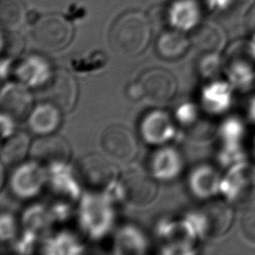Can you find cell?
I'll return each mask as SVG.
<instances>
[{
	"label": "cell",
	"mask_w": 255,
	"mask_h": 255,
	"mask_svg": "<svg viewBox=\"0 0 255 255\" xmlns=\"http://www.w3.org/2000/svg\"><path fill=\"white\" fill-rule=\"evenodd\" d=\"M151 36V25L142 12L129 11L120 16L110 30L112 49L119 55L133 57L142 53Z\"/></svg>",
	"instance_id": "cell-1"
},
{
	"label": "cell",
	"mask_w": 255,
	"mask_h": 255,
	"mask_svg": "<svg viewBox=\"0 0 255 255\" xmlns=\"http://www.w3.org/2000/svg\"><path fill=\"white\" fill-rule=\"evenodd\" d=\"M115 219L113 202L104 192L90 191L82 196L79 208V223L92 239L99 240L111 230Z\"/></svg>",
	"instance_id": "cell-2"
},
{
	"label": "cell",
	"mask_w": 255,
	"mask_h": 255,
	"mask_svg": "<svg viewBox=\"0 0 255 255\" xmlns=\"http://www.w3.org/2000/svg\"><path fill=\"white\" fill-rule=\"evenodd\" d=\"M75 174L80 184L93 192H105L120 179L118 167L97 153L85 154L79 158Z\"/></svg>",
	"instance_id": "cell-3"
},
{
	"label": "cell",
	"mask_w": 255,
	"mask_h": 255,
	"mask_svg": "<svg viewBox=\"0 0 255 255\" xmlns=\"http://www.w3.org/2000/svg\"><path fill=\"white\" fill-rule=\"evenodd\" d=\"M74 35L69 20L58 14L41 16L33 24L31 38L43 51L56 52L67 47Z\"/></svg>",
	"instance_id": "cell-4"
},
{
	"label": "cell",
	"mask_w": 255,
	"mask_h": 255,
	"mask_svg": "<svg viewBox=\"0 0 255 255\" xmlns=\"http://www.w3.org/2000/svg\"><path fill=\"white\" fill-rule=\"evenodd\" d=\"M126 200L135 206L149 204L157 193L154 177L136 163H129L121 173Z\"/></svg>",
	"instance_id": "cell-5"
},
{
	"label": "cell",
	"mask_w": 255,
	"mask_h": 255,
	"mask_svg": "<svg viewBox=\"0 0 255 255\" xmlns=\"http://www.w3.org/2000/svg\"><path fill=\"white\" fill-rule=\"evenodd\" d=\"M142 99L155 105H164L173 99L177 90L174 76L162 68L144 71L137 80Z\"/></svg>",
	"instance_id": "cell-6"
},
{
	"label": "cell",
	"mask_w": 255,
	"mask_h": 255,
	"mask_svg": "<svg viewBox=\"0 0 255 255\" xmlns=\"http://www.w3.org/2000/svg\"><path fill=\"white\" fill-rule=\"evenodd\" d=\"M47 181L48 175L44 166L32 159L16 167L11 174L9 186L17 198L31 199L41 192Z\"/></svg>",
	"instance_id": "cell-7"
},
{
	"label": "cell",
	"mask_w": 255,
	"mask_h": 255,
	"mask_svg": "<svg viewBox=\"0 0 255 255\" xmlns=\"http://www.w3.org/2000/svg\"><path fill=\"white\" fill-rule=\"evenodd\" d=\"M101 144L109 156L122 162L132 160L138 149L137 139L133 132L120 124L111 125L104 129Z\"/></svg>",
	"instance_id": "cell-8"
},
{
	"label": "cell",
	"mask_w": 255,
	"mask_h": 255,
	"mask_svg": "<svg viewBox=\"0 0 255 255\" xmlns=\"http://www.w3.org/2000/svg\"><path fill=\"white\" fill-rule=\"evenodd\" d=\"M29 154L33 160L42 166L52 168L68 163L71 148L64 137L50 133L36 138L31 143Z\"/></svg>",
	"instance_id": "cell-9"
},
{
	"label": "cell",
	"mask_w": 255,
	"mask_h": 255,
	"mask_svg": "<svg viewBox=\"0 0 255 255\" xmlns=\"http://www.w3.org/2000/svg\"><path fill=\"white\" fill-rule=\"evenodd\" d=\"M220 189L234 202L253 208L255 206V168L233 166L228 176L221 181Z\"/></svg>",
	"instance_id": "cell-10"
},
{
	"label": "cell",
	"mask_w": 255,
	"mask_h": 255,
	"mask_svg": "<svg viewBox=\"0 0 255 255\" xmlns=\"http://www.w3.org/2000/svg\"><path fill=\"white\" fill-rule=\"evenodd\" d=\"M1 112L10 116L15 122L26 121L33 110V96L29 87L21 82H9L1 89Z\"/></svg>",
	"instance_id": "cell-11"
},
{
	"label": "cell",
	"mask_w": 255,
	"mask_h": 255,
	"mask_svg": "<svg viewBox=\"0 0 255 255\" xmlns=\"http://www.w3.org/2000/svg\"><path fill=\"white\" fill-rule=\"evenodd\" d=\"M175 131L171 116L163 110L147 112L139 123V133L148 144L163 145L174 137Z\"/></svg>",
	"instance_id": "cell-12"
},
{
	"label": "cell",
	"mask_w": 255,
	"mask_h": 255,
	"mask_svg": "<svg viewBox=\"0 0 255 255\" xmlns=\"http://www.w3.org/2000/svg\"><path fill=\"white\" fill-rule=\"evenodd\" d=\"M45 88L47 100L57 106L63 113H68L74 109L79 90L75 78L69 72L63 69L54 71Z\"/></svg>",
	"instance_id": "cell-13"
},
{
	"label": "cell",
	"mask_w": 255,
	"mask_h": 255,
	"mask_svg": "<svg viewBox=\"0 0 255 255\" xmlns=\"http://www.w3.org/2000/svg\"><path fill=\"white\" fill-rule=\"evenodd\" d=\"M200 235L216 238L224 234L232 222V210L221 201H210L195 212Z\"/></svg>",
	"instance_id": "cell-14"
},
{
	"label": "cell",
	"mask_w": 255,
	"mask_h": 255,
	"mask_svg": "<svg viewBox=\"0 0 255 255\" xmlns=\"http://www.w3.org/2000/svg\"><path fill=\"white\" fill-rule=\"evenodd\" d=\"M14 74L17 81L27 87L40 88L48 84L54 71L47 58L38 54H30L16 65Z\"/></svg>",
	"instance_id": "cell-15"
},
{
	"label": "cell",
	"mask_w": 255,
	"mask_h": 255,
	"mask_svg": "<svg viewBox=\"0 0 255 255\" xmlns=\"http://www.w3.org/2000/svg\"><path fill=\"white\" fill-rule=\"evenodd\" d=\"M148 164L149 172L154 178L167 181L176 178L181 173L183 158L175 147L163 144L153 151Z\"/></svg>",
	"instance_id": "cell-16"
},
{
	"label": "cell",
	"mask_w": 255,
	"mask_h": 255,
	"mask_svg": "<svg viewBox=\"0 0 255 255\" xmlns=\"http://www.w3.org/2000/svg\"><path fill=\"white\" fill-rule=\"evenodd\" d=\"M62 111L52 104L45 102L33 108L27 119L29 128L36 134L45 135L53 133L61 125Z\"/></svg>",
	"instance_id": "cell-17"
},
{
	"label": "cell",
	"mask_w": 255,
	"mask_h": 255,
	"mask_svg": "<svg viewBox=\"0 0 255 255\" xmlns=\"http://www.w3.org/2000/svg\"><path fill=\"white\" fill-rule=\"evenodd\" d=\"M48 181L52 191L66 201H77L80 198V182L75 173L66 165L49 168Z\"/></svg>",
	"instance_id": "cell-18"
},
{
	"label": "cell",
	"mask_w": 255,
	"mask_h": 255,
	"mask_svg": "<svg viewBox=\"0 0 255 255\" xmlns=\"http://www.w3.org/2000/svg\"><path fill=\"white\" fill-rule=\"evenodd\" d=\"M191 45L201 54L219 53L225 44V35L222 29L211 22L197 26L190 37Z\"/></svg>",
	"instance_id": "cell-19"
},
{
	"label": "cell",
	"mask_w": 255,
	"mask_h": 255,
	"mask_svg": "<svg viewBox=\"0 0 255 255\" xmlns=\"http://www.w3.org/2000/svg\"><path fill=\"white\" fill-rule=\"evenodd\" d=\"M190 191L198 198H209L221 186L218 172L209 165H199L192 169L188 176Z\"/></svg>",
	"instance_id": "cell-20"
},
{
	"label": "cell",
	"mask_w": 255,
	"mask_h": 255,
	"mask_svg": "<svg viewBox=\"0 0 255 255\" xmlns=\"http://www.w3.org/2000/svg\"><path fill=\"white\" fill-rule=\"evenodd\" d=\"M190 45V38L181 30H167L158 36L155 50L159 57L165 60H175L181 58L188 51Z\"/></svg>",
	"instance_id": "cell-21"
},
{
	"label": "cell",
	"mask_w": 255,
	"mask_h": 255,
	"mask_svg": "<svg viewBox=\"0 0 255 255\" xmlns=\"http://www.w3.org/2000/svg\"><path fill=\"white\" fill-rule=\"evenodd\" d=\"M31 140L25 131L18 130L5 138L1 147V161L4 165L20 164L30 152Z\"/></svg>",
	"instance_id": "cell-22"
},
{
	"label": "cell",
	"mask_w": 255,
	"mask_h": 255,
	"mask_svg": "<svg viewBox=\"0 0 255 255\" xmlns=\"http://www.w3.org/2000/svg\"><path fill=\"white\" fill-rule=\"evenodd\" d=\"M230 102L231 92L225 83H210L201 92V105L208 113H222L229 107Z\"/></svg>",
	"instance_id": "cell-23"
},
{
	"label": "cell",
	"mask_w": 255,
	"mask_h": 255,
	"mask_svg": "<svg viewBox=\"0 0 255 255\" xmlns=\"http://www.w3.org/2000/svg\"><path fill=\"white\" fill-rule=\"evenodd\" d=\"M115 247L121 254H142L147 249L144 234L135 226L126 225L116 235Z\"/></svg>",
	"instance_id": "cell-24"
},
{
	"label": "cell",
	"mask_w": 255,
	"mask_h": 255,
	"mask_svg": "<svg viewBox=\"0 0 255 255\" xmlns=\"http://www.w3.org/2000/svg\"><path fill=\"white\" fill-rule=\"evenodd\" d=\"M26 19V9L21 0H0L2 30L18 31Z\"/></svg>",
	"instance_id": "cell-25"
},
{
	"label": "cell",
	"mask_w": 255,
	"mask_h": 255,
	"mask_svg": "<svg viewBox=\"0 0 255 255\" xmlns=\"http://www.w3.org/2000/svg\"><path fill=\"white\" fill-rule=\"evenodd\" d=\"M54 220L51 211L41 204H34L23 212L22 223L25 230L32 231L37 235L45 231Z\"/></svg>",
	"instance_id": "cell-26"
},
{
	"label": "cell",
	"mask_w": 255,
	"mask_h": 255,
	"mask_svg": "<svg viewBox=\"0 0 255 255\" xmlns=\"http://www.w3.org/2000/svg\"><path fill=\"white\" fill-rule=\"evenodd\" d=\"M83 248L75 235L61 232L46 241L43 252L47 254H79L83 252Z\"/></svg>",
	"instance_id": "cell-27"
},
{
	"label": "cell",
	"mask_w": 255,
	"mask_h": 255,
	"mask_svg": "<svg viewBox=\"0 0 255 255\" xmlns=\"http://www.w3.org/2000/svg\"><path fill=\"white\" fill-rule=\"evenodd\" d=\"M198 19L197 9L192 6L190 2H183L174 8L171 13L172 25L178 30H188L196 24Z\"/></svg>",
	"instance_id": "cell-28"
},
{
	"label": "cell",
	"mask_w": 255,
	"mask_h": 255,
	"mask_svg": "<svg viewBox=\"0 0 255 255\" xmlns=\"http://www.w3.org/2000/svg\"><path fill=\"white\" fill-rule=\"evenodd\" d=\"M24 48V41L17 31L1 32V53L4 57L14 58L21 54Z\"/></svg>",
	"instance_id": "cell-29"
},
{
	"label": "cell",
	"mask_w": 255,
	"mask_h": 255,
	"mask_svg": "<svg viewBox=\"0 0 255 255\" xmlns=\"http://www.w3.org/2000/svg\"><path fill=\"white\" fill-rule=\"evenodd\" d=\"M219 68L220 60L217 53L202 54V57L198 61V72L205 79H210L218 75Z\"/></svg>",
	"instance_id": "cell-30"
},
{
	"label": "cell",
	"mask_w": 255,
	"mask_h": 255,
	"mask_svg": "<svg viewBox=\"0 0 255 255\" xmlns=\"http://www.w3.org/2000/svg\"><path fill=\"white\" fill-rule=\"evenodd\" d=\"M175 118L176 121L182 126L191 128V126L197 120V109L190 103H184L176 109Z\"/></svg>",
	"instance_id": "cell-31"
},
{
	"label": "cell",
	"mask_w": 255,
	"mask_h": 255,
	"mask_svg": "<svg viewBox=\"0 0 255 255\" xmlns=\"http://www.w3.org/2000/svg\"><path fill=\"white\" fill-rule=\"evenodd\" d=\"M17 224L14 216L8 212H3L0 218V238L1 241H8L15 237Z\"/></svg>",
	"instance_id": "cell-32"
},
{
	"label": "cell",
	"mask_w": 255,
	"mask_h": 255,
	"mask_svg": "<svg viewBox=\"0 0 255 255\" xmlns=\"http://www.w3.org/2000/svg\"><path fill=\"white\" fill-rule=\"evenodd\" d=\"M242 127L240 123L235 120H228L222 124L220 128V134L226 140L227 144H233L235 140L241 135Z\"/></svg>",
	"instance_id": "cell-33"
},
{
	"label": "cell",
	"mask_w": 255,
	"mask_h": 255,
	"mask_svg": "<svg viewBox=\"0 0 255 255\" xmlns=\"http://www.w3.org/2000/svg\"><path fill=\"white\" fill-rule=\"evenodd\" d=\"M240 228L248 240L255 242V208H252L243 215Z\"/></svg>",
	"instance_id": "cell-34"
},
{
	"label": "cell",
	"mask_w": 255,
	"mask_h": 255,
	"mask_svg": "<svg viewBox=\"0 0 255 255\" xmlns=\"http://www.w3.org/2000/svg\"><path fill=\"white\" fill-rule=\"evenodd\" d=\"M37 238V234L29 231V230H25V233L23 234V236L20 238V240L18 241L16 246V250L21 252V253H29L31 252L34 242L36 241Z\"/></svg>",
	"instance_id": "cell-35"
},
{
	"label": "cell",
	"mask_w": 255,
	"mask_h": 255,
	"mask_svg": "<svg viewBox=\"0 0 255 255\" xmlns=\"http://www.w3.org/2000/svg\"><path fill=\"white\" fill-rule=\"evenodd\" d=\"M52 216L56 220H65L71 213V205L69 201L63 200L55 203L50 209Z\"/></svg>",
	"instance_id": "cell-36"
},
{
	"label": "cell",
	"mask_w": 255,
	"mask_h": 255,
	"mask_svg": "<svg viewBox=\"0 0 255 255\" xmlns=\"http://www.w3.org/2000/svg\"><path fill=\"white\" fill-rule=\"evenodd\" d=\"M0 121H1V128H1L2 129V137H3V139H5L15 132V130H14L15 121L10 116H8L2 112H1Z\"/></svg>",
	"instance_id": "cell-37"
},
{
	"label": "cell",
	"mask_w": 255,
	"mask_h": 255,
	"mask_svg": "<svg viewBox=\"0 0 255 255\" xmlns=\"http://www.w3.org/2000/svg\"><path fill=\"white\" fill-rule=\"evenodd\" d=\"M127 92H128V96L132 99V100H139V99H142V95H141V90H140V87L136 82L130 84L128 89H127Z\"/></svg>",
	"instance_id": "cell-38"
},
{
	"label": "cell",
	"mask_w": 255,
	"mask_h": 255,
	"mask_svg": "<svg viewBox=\"0 0 255 255\" xmlns=\"http://www.w3.org/2000/svg\"><path fill=\"white\" fill-rule=\"evenodd\" d=\"M11 59L12 58L2 56L1 65H0V74H1L2 81H4L6 79V77L8 76V74H9V71H10V68H11Z\"/></svg>",
	"instance_id": "cell-39"
},
{
	"label": "cell",
	"mask_w": 255,
	"mask_h": 255,
	"mask_svg": "<svg viewBox=\"0 0 255 255\" xmlns=\"http://www.w3.org/2000/svg\"><path fill=\"white\" fill-rule=\"evenodd\" d=\"M247 28L250 33L255 35V6L249 11L247 15Z\"/></svg>",
	"instance_id": "cell-40"
}]
</instances>
